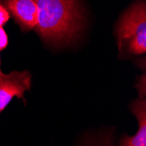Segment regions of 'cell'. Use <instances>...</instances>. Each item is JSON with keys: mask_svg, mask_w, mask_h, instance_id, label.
I'll use <instances>...</instances> for the list:
<instances>
[{"mask_svg": "<svg viewBox=\"0 0 146 146\" xmlns=\"http://www.w3.org/2000/svg\"><path fill=\"white\" fill-rule=\"evenodd\" d=\"M130 110L138 122V129L135 136H124L119 146H146V100L139 97L130 105Z\"/></svg>", "mask_w": 146, "mask_h": 146, "instance_id": "cell-5", "label": "cell"}, {"mask_svg": "<svg viewBox=\"0 0 146 146\" xmlns=\"http://www.w3.org/2000/svg\"><path fill=\"white\" fill-rule=\"evenodd\" d=\"M5 74L2 72V70H1V58H0V76H2V75H4Z\"/></svg>", "mask_w": 146, "mask_h": 146, "instance_id": "cell-9", "label": "cell"}, {"mask_svg": "<svg viewBox=\"0 0 146 146\" xmlns=\"http://www.w3.org/2000/svg\"><path fill=\"white\" fill-rule=\"evenodd\" d=\"M119 52L143 54L146 52V7L143 0H137L119 19L115 25Z\"/></svg>", "mask_w": 146, "mask_h": 146, "instance_id": "cell-2", "label": "cell"}, {"mask_svg": "<svg viewBox=\"0 0 146 146\" xmlns=\"http://www.w3.org/2000/svg\"><path fill=\"white\" fill-rule=\"evenodd\" d=\"M96 146H114L111 143H110V141H104L103 143H100V144H96Z\"/></svg>", "mask_w": 146, "mask_h": 146, "instance_id": "cell-8", "label": "cell"}, {"mask_svg": "<svg viewBox=\"0 0 146 146\" xmlns=\"http://www.w3.org/2000/svg\"><path fill=\"white\" fill-rule=\"evenodd\" d=\"M11 19V15L7 9L0 3V27H3V26L9 21Z\"/></svg>", "mask_w": 146, "mask_h": 146, "instance_id": "cell-6", "label": "cell"}, {"mask_svg": "<svg viewBox=\"0 0 146 146\" xmlns=\"http://www.w3.org/2000/svg\"><path fill=\"white\" fill-rule=\"evenodd\" d=\"M38 24L35 32L46 43L70 42L82 26L78 0H35Z\"/></svg>", "mask_w": 146, "mask_h": 146, "instance_id": "cell-1", "label": "cell"}, {"mask_svg": "<svg viewBox=\"0 0 146 146\" xmlns=\"http://www.w3.org/2000/svg\"><path fill=\"white\" fill-rule=\"evenodd\" d=\"M31 86L32 74L26 70L13 71L0 76V114L14 97L25 101L24 94L30 90Z\"/></svg>", "mask_w": 146, "mask_h": 146, "instance_id": "cell-3", "label": "cell"}, {"mask_svg": "<svg viewBox=\"0 0 146 146\" xmlns=\"http://www.w3.org/2000/svg\"><path fill=\"white\" fill-rule=\"evenodd\" d=\"M8 44H9L8 35L3 27H0V51L5 49Z\"/></svg>", "mask_w": 146, "mask_h": 146, "instance_id": "cell-7", "label": "cell"}, {"mask_svg": "<svg viewBox=\"0 0 146 146\" xmlns=\"http://www.w3.org/2000/svg\"><path fill=\"white\" fill-rule=\"evenodd\" d=\"M22 32L27 33L38 24V5L35 0H1Z\"/></svg>", "mask_w": 146, "mask_h": 146, "instance_id": "cell-4", "label": "cell"}]
</instances>
